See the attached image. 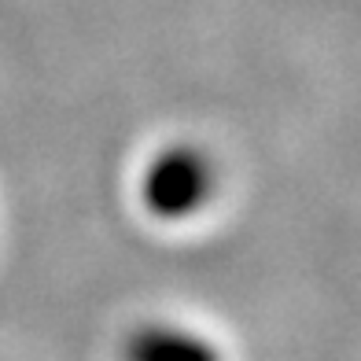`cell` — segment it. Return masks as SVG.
<instances>
[{
	"mask_svg": "<svg viewBox=\"0 0 361 361\" xmlns=\"http://www.w3.org/2000/svg\"><path fill=\"white\" fill-rule=\"evenodd\" d=\"M214 192V162L195 144H173L159 152L140 173V203L162 221H180L203 210Z\"/></svg>",
	"mask_w": 361,
	"mask_h": 361,
	"instance_id": "obj_1",
	"label": "cell"
},
{
	"mask_svg": "<svg viewBox=\"0 0 361 361\" xmlns=\"http://www.w3.org/2000/svg\"><path fill=\"white\" fill-rule=\"evenodd\" d=\"M126 361H221V350L192 328L144 324L126 339Z\"/></svg>",
	"mask_w": 361,
	"mask_h": 361,
	"instance_id": "obj_2",
	"label": "cell"
}]
</instances>
